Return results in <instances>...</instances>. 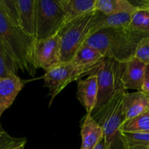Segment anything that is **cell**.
<instances>
[{
    "label": "cell",
    "instance_id": "d6986e66",
    "mask_svg": "<svg viewBox=\"0 0 149 149\" xmlns=\"http://www.w3.org/2000/svg\"><path fill=\"white\" fill-rule=\"evenodd\" d=\"M118 132L149 133V110L132 119L126 120Z\"/></svg>",
    "mask_w": 149,
    "mask_h": 149
},
{
    "label": "cell",
    "instance_id": "7a4b0ae2",
    "mask_svg": "<svg viewBox=\"0 0 149 149\" xmlns=\"http://www.w3.org/2000/svg\"><path fill=\"white\" fill-rule=\"evenodd\" d=\"M0 38L15 62L18 69L34 76L36 68L32 59L34 38L15 26L0 10Z\"/></svg>",
    "mask_w": 149,
    "mask_h": 149
},
{
    "label": "cell",
    "instance_id": "83f0119b",
    "mask_svg": "<svg viewBox=\"0 0 149 149\" xmlns=\"http://www.w3.org/2000/svg\"><path fill=\"white\" fill-rule=\"evenodd\" d=\"M13 148H10V149H13Z\"/></svg>",
    "mask_w": 149,
    "mask_h": 149
},
{
    "label": "cell",
    "instance_id": "6da1fadb",
    "mask_svg": "<svg viewBox=\"0 0 149 149\" xmlns=\"http://www.w3.org/2000/svg\"><path fill=\"white\" fill-rule=\"evenodd\" d=\"M149 33L127 29H101L87 39L84 45L99 51L105 58L119 63L131 61L140 41Z\"/></svg>",
    "mask_w": 149,
    "mask_h": 149
},
{
    "label": "cell",
    "instance_id": "ffe728a7",
    "mask_svg": "<svg viewBox=\"0 0 149 149\" xmlns=\"http://www.w3.org/2000/svg\"><path fill=\"white\" fill-rule=\"evenodd\" d=\"M124 149H149V133L118 132Z\"/></svg>",
    "mask_w": 149,
    "mask_h": 149
},
{
    "label": "cell",
    "instance_id": "603a6c76",
    "mask_svg": "<svg viewBox=\"0 0 149 149\" xmlns=\"http://www.w3.org/2000/svg\"><path fill=\"white\" fill-rule=\"evenodd\" d=\"M147 8L137 7V10L134 12L129 24V29L135 31H142L143 23L145 18ZM145 33V32H144Z\"/></svg>",
    "mask_w": 149,
    "mask_h": 149
},
{
    "label": "cell",
    "instance_id": "7c38bea8",
    "mask_svg": "<svg viewBox=\"0 0 149 149\" xmlns=\"http://www.w3.org/2000/svg\"><path fill=\"white\" fill-rule=\"evenodd\" d=\"M19 26L31 37L36 31V0H15Z\"/></svg>",
    "mask_w": 149,
    "mask_h": 149
},
{
    "label": "cell",
    "instance_id": "d4e9b609",
    "mask_svg": "<svg viewBox=\"0 0 149 149\" xmlns=\"http://www.w3.org/2000/svg\"><path fill=\"white\" fill-rule=\"evenodd\" d=\"M141 91L149 95V65H146Z\"/></svg>",
    "mask_w": 149,
    "mask_h": 149
},
{
    "label": "cell",
    "instance_id": "8992f818",
    "mask_svg": "<svg viewBox=\"0 0 149 149\" xmlns=\"http://www.w3.org/2000/svg\"><path fill=\"white\" fill-rule=\"evenodd\" d=\"M65 23V12L59 0H36L35 40L58 34Z\"/></svg>",
    "mask_w": 149,
    "mask_h": 149
},
{
    "label": "cell",
    "instance_id": "44dd1931",
    "mask_svg": "<svg viewBox=\"0 0 149 149\" xmlns=\"http://www.w3.org/2000/svg\"><path fill=\"white\" fill-rule=\"evenodd\" d=\"M18 71L14 59L0 38V78L17 75Z\"/></svg>",
    "mask_w": 149,
    "mask_h": 149
},
{
    "label": "cell",
    "instance_id": "ba28073f",
    "mask_svg": "<svg viewBox=\"0 0 149 149\" xmlns=\"http://www.w3.org/2000/svg\"><path fill=\"white\" fill-rule=\"evenodd\" d=\"M34 68L48 71L61 63V39L58 34L42 40H34L32 52Z\"/></svg>",
    "mask_w": 149,
    "mask_h": 149
},
{
    "label": "cell",
    "instance_id": "52a82bcc",
    "mask_svg": "<svg viewBox=\"0 0 149 149\" xmlns=\"http://www.w3.org/2000/svg\"><path fill=\"white\" fill-rule=\"evenodd\" d=\"M86 74H89L86 70L71 61L61 63L52 69L45 71L43 79L45 85L49 90V95L51 97L50 104L52 103L54 97L69 84L79 80L82 76Z\"/></svg>",
    "mask_w": 149,
    "mask_h": 149
},
{
    "label": "cell",
    "instance_id": "7402d4cb",
    "mask_svg": "<svg viewBox=\"0 0 149 149\" xmlns=\"http://www.w3.org/2000/svg\"><path fill=\"white\" fill-rule=\"evenodd\" d=\"M0 10L13 24L19 26L18 15L15 0H0Z\"/></svg>",
    "mask_w": 149,
    "mask_h": 149
},
{
    "label": "cell",
    "instance_id": "30bf717a",
    "mask_svg": "<svg viewBox=\"0 0 149 149\" xmlns=\"http://www.w3.org/2000/svg\"><path fill=\"white\" fill-rule=\"evenodd\" d=\"M23 86V81L17 75L0 78V116L12 106Z\"/></svg>",
    "mask_w": 149,
    "mask_h": 149
},
{
    "label": "cell",
    "instance_id": "4fadbf2b",
    "mask_svg": "<svg viewBox=\"0 0 149 149\" xmlns=\"http://www.w3.org/2000/svg\"><path fill=\"white\" fill-rule=\"evenodd\" d=\"M123 101L126 120L132 119L149 110V95L143 91L125 93Z\"/></svg>",
    "mask_w": 149,
    "mask_h": 149
},
{
    "label": "cell",
    "instance_id": "2e32d148",
    "mask_svg": "<svg viewBox=\"0 0 149 149\" xmlns=\"http://www.w3.org/2000/svg\"><path fill=\"white\" fill-rule=\"evenodd\" d=\"M105 59L103 55L94 48L83 45L77 51L71 62L84 68L90 74L91 71Z\"/></svg>",
    "mask_w": 149,
    "mask_h": 149
},
{
    "label": "cell",
    "instance_id": "9a60e30c",
    "mask_svg": "<svg viewBox=\"0 0 149 149\" xmlns=\"http://www.w3.org/2000/svg\"><path fill=\"white\" fill-rule=\"evenodd\" d=\"M95 1L96 0H59L60 4L65 12L64 25L94 11Z\"/></svg>",
    "mask_w": 149,
    "mask_h": 149
},
{
    "label": "cell",
    "instance_id": "ac0fdd59",
    "mask_svg": "<svg viewBox=\"0 0 149 149\" xmlns=\"http://www.w3.org/2000/svg\"><path fill=\"white\" fill-rule=\"evenodd\" d=\"M134 10V11H135ZM134 11L127 12L112 15H103L96 26V31L101 29H129L131 17Z\"/></svg>",
    "mask_w": 149,
    "mask_h": 149
},
{
    "label": "cell",
    "instance_id": "e0dca14e",
    "mask_svg": "<svg viewBox=\"0 0 149 149\" xmlns=\"http://www.w3.org/2000/svg\"><path fill=\"white\" fill-rule=\"evenodd\" d=\"M137 8L128 0H96L94 5L95 11L105 15L132 12Z\"/></svg>",
    "mask_w": 149,
    "mask_h": 149
},
{
    "label": "cell",
    "instance_id": "277c9868",
    "mask_svg": "<svg viewBox=\"0 0 149 149\" xmlns=\"http://www.w3.org/2000/svg\"><path fill=\"white\" fill-rule=\"evenodd\" d=\"M124 63L105 58L90 72L96 76L98 95L94 109L102 107L113 97L126 92L122 83Z\"/></svg>",
    "mask_w": 149,
    "mask_h": 149
},
{
    "label": "cell",
    "instance_id": "5b68a950",
    "mask_svg": "<svg viewBox=\"0 0 149 149\" xmlns=\"http://www.w3.org/2000/svg\"><path fill=\"white\" fill-rule=\"evenodd\" d=\"M126 92L121 93L91 113L103 132L105 149H110L118 137L119 128L126 121L123 97Z\"/></svg>",
    "mask_w": 149,
    "mask_h": 149
},
{
    "label": "cell",
    "instance_id": "5bb4252c",
    "mask_svg": "<svg viewBox=\"0 0 149 149\" xmlns=\"http://www.w3.org/2000/svg\"><path fill=\"white\" fill-rule=\"evenodd\" d=\"M82 143L80 149H94L103 138L102 128L93 119L91 113H86L81 127Z\"/></svg>",
    "mask_w": 149,
    "mask_h": 149
},
{
    "label": "cell",
    "instance_id": "3957f363",
    "mask_svg": "<svg viewBox=\"0 0 149 149\" xmlns=\"http://www.w3.org/2000/svg\"><path fill=\"white\" fill-rule=\"evenodd\" d=\"M102 15L103 14L94 10L63 26L58 33L61 39V63L72 60L77 51L96 33V26Z\"/></svg>",
    "mask_w": 149,
    "mask_h": 149
},
{
    "label": "cell",
    "instance_id": "484cf974",
    "mask_svg": "<svg viewBox=\"0 0 149 149\" xmlns=\"http://www.w3.org/2000/svg\"><path fill=\"white\" fill-rule=\"evenodd\" d=\"M94 149H105V141H104V138H102L101 139V141H99V143L96 145V146L95 147Z\"/></svg>",
    "mask_w": 149,
    "mask_h": 149
},
{
    "label": "cell",
    "instance_id": "8fae6325",
    "mask_svg": "<svg viewBox=\"0 0 149 149\" xmlns=\"http://www.w3.org/2000/svg\"><path fill=\"white\" fill-rule=\"evenodd\" d=\"M146 65L135 58L124 63L122 75V83L124 90L141 91Z\"/></svg>",
    "mask_w": 149,
    "mask_h": 149
},
{
    "label": "cell",
    "instance_id": "9c48e42d",
    "mask_svg": "<svg viewBox=\"0 0 149 149\" xmlns=\"http://www.w3.org/2000/svg\"><path fill=\"white\" fill-rule=\"evenodd\" d=\"M98 83L96 75L90 74L84 79H79L76 97L83 106L86 113H91L96 105Z\"/></svg>",
    "mask_w": 149,
    "mask_h": 149
},
{
    "label": "cell",
    "instance_id": "cb8c5ba5",
    "mask_svg": "<svg viewBox=\"0 0 149 149\" xmlns=\"http://www.w3.org/2000/svg\"><path fill=\"white\" fill-rule=\"evenodd\" d=\"M134 58L145 65H149V36L144 37L137 46Z\"/></svg>",
    "mask_w": 149,
    "mask_h": 149
},
{
    "label": "cell",
    "instance_id": "4316f807",
    "mask_svg": "<svg viewBox=\"0 0 149 149\" xmlns=\"http://www.w3.org/2000/svg\"><path fill=\"white\" fill-rule=\"evenodd\" d=\"M25 143H26V142H24V143H23L20 144V145L18 146H16L15 148H14L13 149H23V147H24Z\"/></svg>",
    "mask_w": 149,
    "mask_h": 149
}]
</instances>
